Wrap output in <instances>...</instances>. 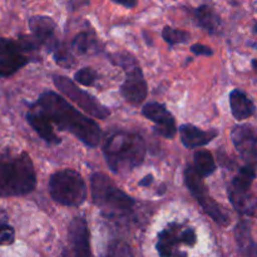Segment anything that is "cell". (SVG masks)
<instances>
[{
	"mask_svg": "<svg viewBox=\"0 0 257 257\" xmlns=\"http://www.w3.org/2000/svg\"><path fill=\"white\" fill-rule=\"evenodd\" d=\"M40 112L54 123L59 130L68 131L88 147H97L102 132L97 123L75 109L62 95L54 92H44L38 99Z\"/></svg>",
	"mask_w": 257,
	"mask_h": 257,
	"instance_id": "1",
	"label": "cell"
},
{
	"mask_svg": "<svg viewBox=\"0 0 257 257\" xmlns=\"http://www.w3.org/2000/svg\"><path fill=\"white\" fill-rule=\"evenodd\" d=\"M37 185V173L28 153L0 155V196L17 197L32 192Z\"/></svg>",
	"mask_w": 257,
	"mask_h": 257,
	"instance_id": "2",
	"label": "cell"
},
{
	"mask_svg": "<svg viewBox=\"0 0 257 257\" xmlns=\"http://www.w3.org/2000/svg\"><path fill=\"white\" fill-rule=\"evenodd\" d=\"M103 152L110 171L119 173L132 171L143 162L146 145L137 133L114 132L105 138Z\"/></svg>",
	"mask_w": 257,
	"mask_h": 257,
	"instance_id": "3",
	"label": "cell"
},
{
	"mask_svg": "<svg viewBox=\"0 0 257 257\" xmlns=\"http://www.w3.org/2000/svg\"><path fill=\"white\" fill-rule=\"evenodd\" d=\"M90 187L93 201L107 213L108 217L128 216L135 210L136 201L103 173H94L92 176Z\"/></svg>",
	"mask_w": 257,
	"mask_h": 257,
	"instance_id": "4",
	"label": "cell"
},
{
	"mask_svg": "<svg viewBox=\"0 0 257 257\" xmlns=\"http://www.w3.org/2000/svg\"><path fill=\"white\" fill-rule=\"evenodd\" d=\"M49 192L55 202L77 207L85 201L87 186L82 176L74 170H62L50 177Z\"/></svg>",
	"mask_w": 257,
	"mask_h": 257,
	"instance_id": "5",
	"label": "cell"
},
{
	"mask_svg": "<svg viewBox=\"0 0 257 257\" xmlns=\"http://www.w3.org/2000/svg\"><path fill=\"white\" fill-rule=\"evenodd\" d=\"M197 242L195 228L186 223L171 222L158 233L156 250L161 257H187L181 246L192 247Z\"/></svg>",
	"mask_w": 257,
	"mask_h": 257,
	"instance_id": "6",
	"label": "cell"
},
{
	"mask_svg": "<svg viewBox=\"0 0 257 257\" xmlns=\"http://www.w3.org/2000/svg\"><path fill=\"white\" fill-rule=\"evenodd\" d=\"M115 64L122 67L125 72V80L120 87V94L131 104H141L147 97V83L137 60L127 54L115 55Z\"/></svg>",
	"mask_w": 257,
	"mask_h": 257,
	"instance_id": "7",
	"label": "cell"
},
{
	"mask_svg": "<svg viewBox=\"0 0 257 257\" xmlns=\"http://www.w3.org/2000/svg\"><path fill=\"white\" fill-rule=\"evenodd\" d=\"M256 178L255 166L245 165L232 180L228 188V198L236 211L248 216H255L256 201L251 192V187Z\"/></svg>",
	"mask_w": 257,
	"mask_h": 257,
	"instance_id": "8",
	"label": "cell"
},
{
	"mask_svg": "<svg viewBox=\"0 0 257 257\" xmlns=\"http://www.w3.org/2000/svg\"><path fill=\"white\" fill-rule=\"evenodd\" d=\"M53 79H54L55 87L65 97L69 98L74 103H77L78 107L85 110L88 114H90L94 118H98V119H105V118L110 115L109 109L105 105H103L97 98L90 95L89 93L84 92L79 87H77L69 78L63 77V75H54Z\"/></svg>",
	"mask_w": 257,
	"mask_h": 257,
	"instance_id": "9",
	"label": "cell"
},
{
	"mask_svg": "<svg viewBox=\"0 0 257 257\" xmlns=\"http://www.w3.org/2000/svg\"><path fill=\"white\" fill-rule=\"evenodd\" d=\"M185 182L186 186L188 187V190H190L191 193L193 195V197L197 200V202L200 203L201 207L203 208V211H205L215 222L220 223V225L222 226L228 225V222H230L228 215H226L222 211V208L218 206V203H216L215 200L211 197L210 193H208L207 187H206L205 182H203V178L197 175V172L193 170L192 166H188V167L186 168Z\"/></svg>",
	"mask_w": 257,
	"mask_h": 257,
	"instance_id": "10",
	"label": "cell"
},
{
	"mask_svg": "<svg viewBox=\"0 0 257 257\" xmlns=\"http://www.w3.org/2000/svg\"><path fill=\"white\" fill-rule=\"evenodd\" d=\"M232 142L236 150L247 166H255L257 158V138L256 132L251 125L241 124L233 127Z\"/></svg>",
	"mask_w": 257,
	"mask_h": 257,
	"instance_id": "11",
	"label": "cell"
},
{
	"mask_svg": "<svg viewBox=\"0 0 257 257\" xmlns=\"http://www.w3.org/2000/svg\"><path fill=\"white\" fill-rule=\"evenodd\" d=\"M143 115L156 124V132L165 138H173L177 133V127L173 115L163 104L150 102L143 107Z\"/></svg>",
	"mask_w": 257,
	"mask_h": 257,
	"instance_id": "12",
	"label": "cell"
},
{
	"mask_svg": "<svg viewBox=\"0 0 257 257\" xmlns=\"http://www.w3.org/2000/svg\"><path fill=\"white\" fill-rule=\"evenodd\" d=\"M69 237L75 257H93L92 248H90L89 228L84 218H73L69 226Z\"/></svg>",
	"mask_w": 257,
	"mask_h": 257,
	"instance_id": "13",
	"label": "cell"
},
{
	"mask_svg": "<svg viewBox=\"0 0 257 257\" xmlns=\"http://www.w3.org/2000/svg\"><path fill=\"white\" fill-rule=\"evenodd\" d=\"M29 28L33 33V38L39 44H44L47 49L52 52L54 45L58 43L57 37H55L57 25L54 20L49 17L37 15L29 19Z\"/></svg>",
	"mask_w": 257,
	"mask_h": 257,
	"instance_id": "14",
	"label": "cell"
},
{
	"mask_svg": "<svg viewBox=\"0 0 257 257\" xmlns=\"http://www.w3.org/2000/svg\"><path fill=\"white\" fill-rule=\"evenodd\" d=\"M217 131H203L192 124H183L180 127V137L183 146L188 150L206 146L217 137Z\"/></svg>",
	"mask_w": 257,
	"mask_h": 257,
	"instance_id": "15",
	"label": "cell"
},
{
	"mask_svg": "<svg viewBox=\"0 0 257 257\" xmlns=\"http://www.w3.org/2000/svg\"><path fill=\"white\" fill-rule=\"evenodd\" d=\"M27 120L28 123L32 125L33 130H34L45 142L50 143V145H59L60 138L55 135L52 123H50V120L48 119L39 109L28 112Z\"/></svg>",
	"mask_w": 257,
	"mask_h": 257,
	"instance_id": "16",
	"label": "cell"
},
{
	"mask_svg": "<svg viewBox=\"0 0 257 257\" xmlns=\"http://www.w3.org/2000/svg\"><path fill=\"white\" fill-rule=\"evenodd\" d=\"M230 107L232 115L237 120H245L255 113V104L242 90L235 89L230 94Z\"/></svg>",
	"mask_w": 257,
	"mask_h": 257,
	"instance_id": "17",
	"label": "cell"
},
{
	"mask_svg": "<svg viewBox=\"0 0 257 257\" xmlns=\"http://www.w3.org/2000/svg\"><path fill=\"white\" fill-rule=\"evenodd\" d=\"M236 243L243 257H256V243L251 235V228L246 221H241L235 228Z\"/></svg>",
	"mask_w": 257,
	"mask_h": 257,
	"instance_id": "18",
	"label": "cell"
},
{
	"mask_svg": "<svg viewBox=\"0 0 257 257\" xmlns=\"http://www.w3.org/2000/svg\"><path fill=\"white\" fill-rule=\"evenodd\" d=\"M195 17L197 20V24L205 30H207L210 34H217L222 28V22L217 13L208 5H201L195 10Z\"/></svg>",
	"mask_w": 257,
	"mask_h": 257,
	"instance_id": "19",
	"label": "cell"
},
{
	"mask_svg": "<svg viewBox=\"0 0 257 257\" xmlns=\"http://www.w3.org/2000/svg\"><path fill=\"white\" fill-rule=\"evenodd\" d=\"M30 62L29 57L23 53H10L0 57V78H8L22 69Z\"/></svg>",
	"mask_w": 257,
	"mask_h": 257,
	"instance_id": "20",
	"label": "cell"
},
{
	"mask_svg": "<svg viewBox=\"0 0 257 257\" xmlns=\"http://www.w3.org/2000/svg\"><path fill=\"white\" fill-rule=\"evenodd\" d=\"M193 160H195V165L192 166L193 170L202 178L208 177L216 171V162L213 156L208 151H197L193 156Z\"/></svg>",
	"mask_w": 257,
	"mask_h": 257,
	"instance_id": "21",
	"label": "cell"
},
{
	"mask_svg": "<svg viewBox=\"0 0 257 257\" xmlns=\"http://www.w3.org/2000/svg\"><path fill=\"white\" fill-rule=\"evenodd\" d=\"M102 257H132V252L124 241L112 240L105 247Z\"/></svg>",
	"mask_w": 257,
	"mask_h": 257,
	"instance_id": "22",
	"label": "cell"
},
{
	"mask_svg": "<svg viewBox=\"0 0 257 257\" xmlns=\"http://www.w3.org/2000/svg\"><path fill=\"white\" fill-rule=\"evenodd\" d=\"M95 45V40L92 39L87 32H82L77 34L74 40L72 42V47L78 54H88L90 49H93Z\"/></svg>",
	"mask_w": 257,
	"mask_h": 257,
	"instance_id": "23",
	"label": "cell"
},
{
	"mask_svg": "<svg viewBox=\"0 0 257 257\" xmlns=\"http://www.w3.org/2000/svg\"><path fill=\"white\" fill-rule=\"evenodd\" d=\"M53 55H54L55 63L60 65V67L64 68H72L74 65V58L72 57L69 52H68L67 48L63 44H60L59 42L54 45V48L52 49Z\"/></svg>",
	"mask_w": 257,
	"mask_h": 257,
	"instance_id": "24",
	"label": "cell"
},
{
	"mask_svg": "<svg viewBox=\"0 0 257 257\" xmlns=\"http://www.w3.org/2000/svg\"><path fill=\"white\" fill-rule=\"evenodd\" d=\"M162 37L168 44L175 45V44H181V43H186L190 39V34L185 30L181 29H175V28L171 27H165L162 30Z\"/></svg>",
	"mask_w": 257,
	"mask_h": 257,
	"instance_id": "25",
	"label": "cell"
},
{
	"mask_svg": "<svg viewBox=\"0 0 257 257\" xmlns=\"http://www.w3.org/2000/svg\"><path fill=\"white\" fill-rule=\"evenodd\" d=\"M97 78H98L97 72L89 67L82 68V69L78 70V72L74 74V79L77 80L79 84L85 85V87H90V85L94 84Z\"/></svg>",
	"mask_w": 257,
	"mask_h": 257,
	"instance_id": "26",
	"label": "cell"
},
{
	"mask_svg": "<svg viewBox=\"0 0 257 257\" xmlns=\"http://www.w3.org/2000/svg\"><path fill=\"white\" fill-rule=\"evenodd\" d=\"M15 240V231L9 223L0 226V246L12 245Z\"/></svg>",
	"mask_w": 257,
	"mask_h": 257,
	"instance_id": "27",
	"label": "cell"
},
{
	"mask_svg": "<svg viewBox=\"0 0 257 257\" xmlns=\"http://www.w3.org/2000/svg\"><path fill=\"white\" fill-rule=\"evenodd\" d=\"M191 52L196 55H212L213 52L210 47L202 44H195L191 47Z\"/></svg>",
	"mask_w": 257,
	"mask_h": 257,
	"instance_id": "28",
	"label": "cell"
},
{
	"mask_svg": "<svg viewBox=\"0 0 257 257\" xmlns=\"http://www.w3.org/2000/svg\"><path fill=\"white\" fill-rule=\"evenodd\" d=\"M5 223H8V215L5 210L0 208V226L5 225Z\"/></svg>",
	"mask_w": 257,
	"mask_h": 257,
	"instance_id": "29",
	"label": "cell"
},
{
	"mask_svg": "<svg viewBox=\"0 0 257 257\" xmlns=\"http://www.w3.org/2000/svg\"><path fill=\"white\" fill-rule=\"evenodd\" d=\"M152 180H153L152 176H151V175L147 176V177H145L142 181H141L140 186H142V187H146V186H150L151 183H152Z\"/></svg>",
	"mask_w": 257,
	"mask_h": 257,
	"instance_id": "30",
	"label": "cell"
},
{
	"mask_svg": "<svg viewBox=\"0 0 257 257\" xmlns=\"http://www.w3.org/2000/svg\"><path fill=\"white\" fill-rule=\"evenodd\" d=\"M118 5H122V7H125V8H135L136 5H137V3L136 2H115Z\"/></svg>",
	"mask_w": 257,
	"mask_h": 257,
	"instance_id": "31",
	"label": "cell"
},
{
	"mask_svg": "<svg viewBox=\"0 0 257 257\" xmlns=\"http://www.w3.org/2000/svg\"><path fill=\"white\" fill-rule=\"evenodd\" d=\"M59 257H70V255H69V252H68V250H64Z\"/></svg>",
	"mask_w": 257,
	"mask_h": 257,
	"instance_id": "32",
	"label": "cell"
}]
</instances>
